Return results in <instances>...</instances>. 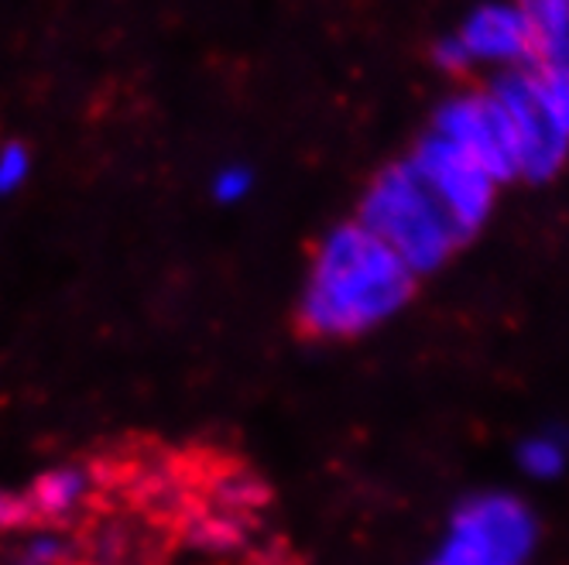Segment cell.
Returning <instances> with one entry per match:
<instances>
[{
    "instance_id": "obj_7",
    "label": "cell",
    "mask_w": 569,
    "mask_h": 565,
    "mask_svg": "<svg viewBox=\"0 0 569 565\" xmlns=\"http://www.w3.org/2000/svg\"><path fill=\"white\" fill-rule=\"evenodd\" d=\"M460 42L470 59H487V62L532 59V31H528L521 8L511 4L477 8L460 31Z\"/></svg>"
},
{
    "instance_id": "obj_11",
    "label": "cell",
    "mask_w": 569,
    "mask_h": 565,
    "mask_svg": "<svg viewBox=\"0 0 569 565\" xmlns=\"http://www.w3.org/2000/svg\"><path fill=\"white\" fill-rule=\"evenodd\" d=\"M528 72H532V83H536L542 103L549 107L552 120L559 124V131L569 138V56L532 62Z\"/></svg>"
},
{
    "instance_id": "obj_13",
    "label": "cell",
    "mask_w": 569,
    "mask_h": 565,
    "mask_svg": "<svg viewBox=\"0 0 569 565\" xmlns=\"http://www.w3.org/2000/svg\"><path fill=\"white\" fill-rule=\"evenodd\" d=\"M28 172H31V154L24 144L11 141V144L0 148V195L18 192L24 185Z\"/></svg>"
},
{
    "instance_id": "obj_1",
    "label": "cell",
    "mask_w": 569,
    "mask_h": 565,
    "mask_svg": "<svg viewBox=\"0 0 569 565\" xmlns=\"http://www.w3.org/2000/svg\"><path fill=\"white\" fill-rule=\"evenodd\" d=\"M416 274L381 236L350 220L319 240L299 295V326L312 340L368 336L416 295Z\"/></svg>"
},
{
    "instance_id": "obj_6",
    "label": "cell",
    "mask_w": 569,
    "mask_h": 565,
    "mask_svg": "<svg viewBox=\"0 0 569 565\" xmlns=\"http://www.w3.org/2000/svg\"><path fill=\"white\" fill-rule=\"evenodd\" d=\"M491 97L505 107V113L511 120L518 158H521V179H528V182L552 179L569 154V138L559 131L549 107L542 103V97L532 83V72L528 69L505 72L495 83Z\"/></svg>"
},
{
    "instance_id": "obj_2",
    "label": "cell",
    "mask_w": 569,
    "mask_h": 565,
    "mask_svg": "<svg viewBox=\"0 0 569 565\" xmlns=\"http://www.w3.org/2000/svg\"><path fill=\"white\" fill-rule=\"evenodd\" d=\"M357 223L368 226L375 236L409 264L416 278L436 274L467 240L457 230L453 216L436 199V192L422 182V175L405 158L385 169L371 189L360 199Z\"/></svg>"
},
{
    "instance_id": "obj_14",
    "label": "cell",
    "mask_w": 569,
    "mask_h": 565,
    "mask_svg": "<svg viewBox=\"0 0 569 565\" xmlns=\"http://www.w3.org/2000/svg\"><path fill=\"white\" fill-rule=\"evenodd\" d=\"M66 545L56 535H34L14 558V565H59Z\"/></svg>"
},
{
    "instance_id": "obj_4",
    "label": "cell",
    "mask_w": 569,
    "mask_h": 565,
    "mask_svg": "<svg viewBox=\"0 0 569 565\" xmlns=\"http://www.w3.org/2000/svg\"><path fill=\"white\" fill-rule=\"evenodd\" d=\"M409 161L422 175V182L436 192L446 213L453 216L463 240H470L487 223V216H491L498 182L487 175L467 151L439 138L436 131H429L419 141V148Z\"/></svg>"
},
{
    "instance_id": "obj_12",
    "label": "cell",
    "mask_w": 569,
    "mask_h": 565,
    "mask_svg": "<svg viewBox=\"0 0 569 565\" xmlns=\"http://www.w3.org/2000/svg\"><path fill=\"white\" fill-rule=\"evenodd\" d=\"M254 189V172L248 165H223L213 175V199L223 206H233L240 199H248Z\"/></svg>"
},
{
    "instance_id": "obj_3",
    "label": "cell",
    "mask_w": 569,
    "mask_h": 565,
    "mask_svg": "<svg viewBox=\"0 0 569 565\" xmlns=\"http://www.w3.org/2000/svg\"><path fill=\"white\" fill-rule=\"evenodd\" d=\"M536 548L532 504L511 491H480L450 511L429 565H528Z\"/></svg>"
},
{
    "instance_id": "obj_8",
    "label": "cell",
    "mask_w": 569,
    "mask_h": 565,
    "mask_svg": "<svg viewBox=\"0 0 569 565\" xmlns=\"http://www.w3.org/2000/svg\"><path fill=\"white\" fill-rule=\"evenodd\" d=\"M518 8L532 31V62L569 56V0H521Z\"/></svg>"
},
{
    "instance_id": "obj_9",
    "label": "cell",
    "mask_w": 569,
    "mask_h": 565,
    "mask_svg": "<svg viewBox=\"0 0 569 565\" xmlns=\"http://www.w3.org/2000/svg\"><path fill=\"white\" fill-rule=\"evenodd\" d=\"M518 470L536 480V483H552L569 470V432L562 428H539L525 435L515 450Z\"/></svg>"
},
{
    "instance_id": "obj_15",
    "label": "cell",
    "mask_w": 569,
    "mask_h": 565,
    "mask_svg": "<svg viewBox=\"0 0 569 565\" xmlns=\"http://www.w3.org/2000/svg\"><path fill=\"white\" fill-rule=\"evenodd\" d=\"M432 59H436V65H442V69H463L467 62H470V56H467V49H463V42H460V34H450V38H442V42L432 49Z\"/></svg>"
},
{
    "instance_id": "obj_5",
    "label": "cell",
    "mask_w": 569,
    "mask_h": 565,
    "mask_svg": "<svg viewBox=\"0 0 569 565\" xmlns=\"http://www.w3.org/2000/svg\"><path fill=\"white\" fill-rule=\"evenodd\" d=\"M432 131L457 144L460 151H467L498 185L521 179V158H518L511 120L491 93L457 97L450 103H442Z\"/></svg>"
},
{
    "instance_id": "obj_10",
    "label": "cell",
    "mask_w": 569,
    "mask_h": 565,
    "mask_svg": "<svg viewBox=\"0 0 569 565\" xmlns=\"http://www.w3.org/2000/svg\"><path fill=\"white\" fill-rule=\"evenodd\" d=\"M90 494V473L83 466H56L38 476L31 487V504L42 514H72Z\"/></svg>"
}]
</instances>
